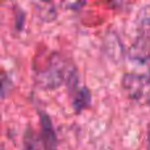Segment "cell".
I'll use <instances>...</instances> for the list:
<instances>
[{
	"label": "cell",
	"mask_w": 150,
	"mask_h": 150,
	"mask_svg": "<svg viewBox=\"0 0 150 150\" xmlns=\"http://www.w3.org/2000/svg\"><path fill=\"white\" fill-rule=\"evenodd\" d=\"M129 59L138 62L141 65H146L150 62V34L138 33L137 38L134 40L128 50Z\"/></svg>",
	"instance_id": "obj_4"
},
{
	"label": "cell",
	"mask_w": 150,
	"mask_h": 150,
	"mask_svg": "<svg viewBox=\"0 0 150 150\" xmlns=\"http://www.w3.org/2000/svg\"><path fill=\"white\" fill-rule=\"evenodd\" d=\"M38 122H40V137L44 144L45 150L58 149V136L50 116L42 109H38Z\"/></svg>",
	"instance_id": "obj_3"
},
{
	"label": "cell",
	"mask_w": 150,
	"mask_h": 150,
	"mask_svg": "<svg viewBox=\"0 0 150 150\" xmlns=\"http://www.w3.org/2000/svg\"><path fill=\"white\" fill-rule=\"evenodd\" d=\"M146 150H150V121L146 125Z\"/></svg>",
	"instance_id": "obj_10"
},
{
	"label": "cell",
	"mask_w": 150,
	"mask_h": 150,
	"mask_svg": "<svg viewBox=\"0 0 150 150\" xmlns=\"http://www.w3.org/2000/svg\"><path fill=\"white\" fill-rule=\"evenodd\" d=\"M21 150H45L40 133H37L33 128H26L23 137V149Z\"/></svg>",
	"instance_id": "obj_6"
},
{
	"label": "cell",
	"mask_w": 150,
	"mask_h": 150,
	"mask_svg": "<svg viewBox=\"0 0 150 150\" xmlns=\"http://www.w3.org/2000/svg\"><path fill=\"white\" fill-rule=\"evenodd\" d=\"M34 83L38 88L46 91L57 90L62 86H66L69 91L80 84L79 73L74 62L57 52L50 55L44 67L36 71Z\"/></svg>",
	"instance_id": "obj_1"
},
{
	"label": "cell",
	"mask_w": 150,
	"mask_h": 150,
	"mask_svg": "<svg viewBox=\"0 0 150 150\" xmlns=\"http://www.w3.org/2000/svg\"><path fill=\"white\" fill-rule=\"evenodd\" d=\"M127 98L138 104H150V74L127 73L121 79Z\"/></svg>",
	"instance_id": "obj_2"
},
{
	"label": "cell",
	"mask_w": 150,
	"mask_h": 150,
	"mask_svg": "<svg viewBox=\"0 0 150 150\" xmlns=\"http://www.w3.org/2000/svg\"><path fill=\"white\" fill-rule=\"evenodd\" d=\"M69 96L71 100V107L76 115L82 113L83 111L88 109L92 104V95L87 86H76L73 90L69 91Z\"/></svg>",
	"instance_id": "obj_5"
},
{
	"label": "cell",
	"mask_w": 150,
	"mask_h": 150,
	"mask_svg": "<svg viewBox=\"0 0 150 150\" xmlns=\"http://www.w3.org/2000/svg\"><path fill=\"white\" fill-rule=\"evenodd\" d=\"M1 150H5V149H4V148H1Z\"/></svg>",
	"instance_id": "obj_11"
},
{
	"label": "cell",
	"mask_w": 150,
	"mask_h": 150,
	"mask_svg": "<svg viewBox=\"0 0 150 150\" xmlns=\"http://www.w3.org/2000/svg\"><path fill=\"white\" fill-rule=\"evenodd\" d=\"M138 33H149L150 34V5H145L140 9L136 17Z\"/></svg>",
	"instance_id": "obj_7"
},
{
	"label": "cell",
	"mask_w": 150,
	"mask_h": 150,
	"mask_svg": "<svg viewBox=\"0 0 150 150\" xmlns=\"http://www.w3.org/2000/svg\"><path fill=\"white\" fill-rule=\"evenodd\" d=\"M15 16H16V29L18 32H21L24 29V24H25V13H24L23 9L16 7Z\"/></svg>",
	"instance_id": "obj_9"
},
{
	"label": "cell",
	"mask_w": 150,
	"mask_h": 150,
	"mask_svg": "<svg viewBox=\"0 0 150 150\" xmlns=\"http://www.w3.org/2000/svg\"><path fill=\"white\" fill-rule=\"evenodd\" d=\"M11 87H12V80L8 78V75L5 71H3L1 74V99H5L8 96Z\"/></svg>",
	"instance_id": "obj_8"
}]
</instances>
